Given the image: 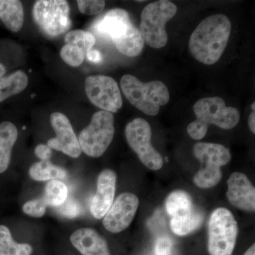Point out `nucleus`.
Here are the masks:
<instances>
[{
	"label": "nucleus",
	"mask_w": 255,
	"mask_h": 255,
	"mask_svg": "<svg viewBox=\"0 0 255 255\" xmlns=\"http://www.w3.org/2000/svg\"><path fill=\"white\" fill-rule=\"evenodd\" d=\"M231 32V21L226 15L209 16L191 33L189 41L191 54L204 65L217 63L226 50Z\"/></svg>",
	"instance_id": "nucleus-1"
},
{
	"label": "nucleus",
	"mask_w": 255,
	"mask_h": 255,
	"mask_svg": "<svg viewBox=\"0 0 255 255\" xmlns=\"http://www.w3.org/2000/svg\"><path fill=\"white\" fill-rule=\"evenodd\" d=\"M92 28L99 36L113 41L117 50L127 56L136 57L143 49L145 43L141 34L126 10H110L97 19Z\"/></svg>",
	"instance_id": "nucleus-2"
},
{
	"label": "nucleus",
	"mask_w": 255,
	"mask_h": 255,
	"mask_svg": "<svg viewBox=\"0 0 255 255\" xmlns=\"http://www.w3.org/2000/svg\"><path fill=\"white\" fill-rule=\"evenodd\" d=\"M196 120L189 124L187 132L194 140L204 138L210 125L224 130L234 128L239 123L241 114L237 109L227 107L219 97L201 99L194 106Z\"/></svg>",
	"instance_id": "nucleus-3"
},
{
	"label": "nucleus",
	"mask_w": 255,
	"mask_h": 255,
	"mask_svg": "<svg viewBox=\"0 0 255 255\" xmlns=\"http://www.w3.org/2000/svg\"><path fill=\"white\" fill-rule=\"evenodd\" d=\"M121 87L128 101L148 116L157 115L160 107L170 98L168 88L160 81L144 83L135 76L125 75L121 79Z\"/></svg>",
	"instance_id": "nucleus-4"
},
{
	"label": "nucleus",
	"mask_w": 255,
	"mask_h": 255,
	"mask_svg": "<svg viewBox=\"0 0 255 255\" xmlns=\"http://www.w3.org/2000/svg\"><path fill=\"white\" fill-rule=\"evenodd\" d=\"M177 12L176 4L167 0H159L147 4L142 10L138 29L144 43L156 49L165 46L168 41L166 23Z\"/></svg>",
	"instance_id": "nucleus-5"
},
{
	"label": "nucleus",
	"mask_w": 255,
	"mask_h": 255,
	"mask_svg": "<svg viewBox=\"0 0 255 255\" xmlns=\"http://www.w3.org/2000/svg\"><path fill=\"white\" fill-rule=\"evenodd\" d=\"M114 132L113 114L106 111L97 112L88 127L84 128L79 135L82 152L89 157H101L112 143Z\"/></svg>",
	"instance_id": "nucleus-6"
},
{
	"label": "nucleus",
	"mask_w": 255,
	"mask_h": 255,
	"mask_svg": "<svg viewBox=\"0 0 255 255\" xmlns=\"http://www.w3.org/2000/svg\"><path fill=\"white\" fill-rule=\"evenodd\" d=\"M238 233V223L232 213L225 208L215 210L209 222L210 255H232Z\"/></svg>",
	"instance_id": "nucleus-7"
},
{
	"label": "nucleus",
	"mask_w": 255,
	"mask_h": 255,
	"mask_svg": "<svg viewBox=\"0 0 255 255\" xmlns=\"http://www.w3.org/2000/svg\"><path fill=\"white\" fill-rule=\"evenodd\" d=\"M33 17L46 36L55 37L71 26L70 6L64 0H39L33 5Z\"/></svg>",
	"instance_id": "nucleus-8"
},
{
	"label": "nucleus",
	"mask_w": 255,
	"mask_h": 255,
	"mask_svg": "<svg viewBox=\"0 0 255 255\" xmlns=\"http://www.w3.org/2000/svg\"><path fill=\"white\" fill-rule=\"evenodd\" d=\"M128 143L137 154L142 164L151 170H159L163 166V159L151 143L152 130L144 119H134L126 127Z\"/></svg>",
	"instance_id": "nucleus-9"
},
{
	"label": "nucleus",
	"mask_w": 255,
	"mask_h": 255,
	"mask_svg": "<svg viewBox=\"0 0 255 255\" xmlns=\"http://www.w3.org/2000/svg\"><path fill=\"white\" fill-rule=\"evenodd\" d=\"M85 91L90 102L106 112H118L123 105L117 82L111 77L92 75L85 80Z\"/></svg>",
	"instance_id": "nucleus-10"
},
{
	"label": "nucleus",
	"mask_w": 255,
	"mask_h": 255,
	"mask_svg": "<svg viewBox=\"0 0 255 255\" xmlns=\"http://www.w3.org/2000/svg\"><path fill=\"white\" fill-rule=\"evenodd\" d=\"M138 205V198L135 194L126 192L119 195L104 217L107 231L119 233L127 229L135 217Z\"/></svg>",
	"instance_id": "nucleus-11"
},
{
	"label": "nucleus",
	"mask_w": 255,
	"mask_h": 255,
	"mask_svg": "<svg viewBox=\"0 0 255 255\" xmlns=\"http://www.w3.org/2000/svg\"><path fill=\"white\" fill-rule=\"evenodd\" d=\"M50 124L56 137L50 139L47 145L51 150L60 151L73 158L80 157L81 147L68 117L60 112H54L50 115Z\"/></svg>",
	"instance_id": "nucleus-12"
},
{
	"label": "nucleus",
	"mask_w": 255,
	"mask_h": 255,
	"mask_svg": "<svg viewBox=\"0 0 255 255\" xmlns=\"http://www.w3.org/2000/svg\"><path fill=\"white\" fill-rule=\"evenodd\" d=\"M66 44L60 50V56L65 63L72 67H78L85 60L86 54L95 44V37L83 30H74L67 33Z\"/></svg>",
	"instance_id": "nucleus-13"
},
{
	"label": "nucleus",
	"mask_w": 255,
	"mask_h": 255,
	"mask_svg": "<svg viewBox=\"0 0 255 255\" xmlns=\"http://www.w3.org/2000/svg\"><path fill=\"white\" fill-rule=\"evenodd\" d=\"M228 200L242 211L254 212L255 189L246 174L234 172L228 180Z\"/></svg>",
	"instance_id": "nucleus-14"
},
{
	"label": "nucleus",
	"mask_w": 255,
	"mask_h": 255,
	"mask_svg": "<svg viewBox=\"0 0 255 255\" xmlns=\"http://www.w3.org/2000/svg\"><path fill=\"white\" fill-rule=\"evenodd\" d=\"M116 184L117 174L112 169H105L99 175L97 192L90 205V211L95 219H103L110 210L115 196Z\"/></svg>",
	"instance_id": "nucleus-15"
},
{
	"label": "nucleus",
	"mask_w": 255,
	"mask_h": 255,
	"mask_svg": "<svg viewBox=\"0 0 255 255\" xmlns=\"http://www.w3.org/2000/svg\"><path fill=\"white\" fill-rule=\"evenodd\" d=\"M70 241L82 255H111L107 242L92 228L77 230L70 236Z\"/></svg>",
	"instance_id": "nucleus-16"
},
{
	"label": "nucleus",
	"mask_w": 255,
	"mask_h": 255,
	"mask_svg": "<svg viewBox=\"0 0 255 255\" xmlns=\"http://www.w3.org/2000/svg\"><path fill=\"white\" fill-rule=\"evenodd\" d=\"M193 151L202 166L221 167L231 159L230 150L221 144L198 142L194 145Z\"/></svg>",
	"instance_id": "nucleus-17"
},
{
	"label": "nucleus",
	"mask_w": 255,
	"mask_h": 255,
	"mask_svg": "<svg viewBox=\"0 0 255 255\" xmlns=\"http://www.w3.org/2000/svg\"><path fill=\"white\" fill-rule=\"evenodd\" d=\"M204 220V213L194 205L171 217V230L177 236H187L200 228Z\"/></svg>",
	"instance_id": "nucleus-18"
},
{
	"label": "nucleus",
	"mask_w": 255,
	"mask_h": 255,
	"mask_svg": "<svg viewBox=\"0 0 255 255\" xmlns=\"http://www.w3.org/2000/svg\"><path fill=\"white\" fill-rule=\"evenodd\" d=\"M17 138L18 130L14 124L9 122L0 124V174L9 167L11 150Z\"/></svg>",
	"instance_id": "nucleus-19"
},
{
	"label": "nucleus",
	"mask_w": 255,
	"mask_h": 255,
	"mask_svg": "<svg viewBox=\"0 0 255 255\" xmlns=\"http://www.w3.org/2000/svg\"><path fill=\"white\" fill-rule=\"evenodd\" d=\"M0 19L10 31H19L24 19L22 3L18 0H0Z\"/></svg>",
	"instance_id": "nucleus-20"
},
{
	"label": "nucleus",
	"mask_w": 255,
	"mask_h": 255,
	"mask_svg": "<svg viewBox=\"0 0 255 255\" xmlns=\"http://www.w3.org/2000/svg\"><path fill=\"white\" fill-rule=\"evenodd\" d=\"M28 79L24 72L18 70L7 77H0V103L18 95L27 87Z\"/></svg>",
	"instance_id": "nucleus-21"
},
{
	"label": "nucleus",
	"mask_w": 255,
	"mask_h": 255,
	"mask_svg": "<svg viewBox=\"0 0 255 255\" xmlns=\"http://www.w3.org/2000/svg\"><path fill=\"white\" fill-rule=\"evenodd\" d=\"M29 175L33 180L44 182L65 179L67 172L63 167L50 163L49 161H41L32 164L29 169Z\"/></svg>",
	"instance_id": "nucleus-22"
},
{
	"label": "nucleus",
	"mask_w": 255,
	"mask_h": 255,
	"mask_svg": "<svg viewBox=\"0 0 255 255\" xmlns=\"http://www.w3.org/2000/svg\"><path fill=\"white\" fill-rule=\"evenodd\" d=\"M32 251L30 245L16 243L9 228L0 225V255H31Z\"/></svg>",
	"instance_id": "nucleus-23"
},
{
	"label": "nucleus",
	"mask_w": 255,
	"mask_h": 255,
	"mask_svg": "<svg viewBox=\"0 0 255 255\" xmlns=\"http://www.w3.org/2000/svg\"><path fill=\"white\" fill-rule=\"evenodd\" d=\"M68 197V189L65 183L58 179L50 180L45 187L43 199L47 206L56 207Z\"/></svg>",
	"instance_id": "nucleus-24"
},
{
	"label": "nucleus",
	"mask_w": 255,
	"mask_h": 255,
	"mask_svg": "<svg viewBox=\"0 0 255 255\" xmlns=\"http://www.w3.org/2000/svg\"><path fill=\"white\" fill-rule=\"evenodd\" d=\"M222 177L221 167L202 166L194 176V182L201 189H209L217 185Z\"/></svg>",
	"instance_id": "nucleus-25"
},
{
	"label": "nucleus",
	"mask_w": 255,
	"mask_h": 255,
	"mask_svg": "<svg viewBox=\"0 0 255 255\" xmlns=\"http://www.w3.org/2000/svg\"><path fill=\"white\" fill-rule=\"evenodd\" d=\"M192 206H194V204L191 196L186 191L182 190L171 193L165 203L166 211L170 216Z\"/></svg>",
	"instance_id": "nucleus-26"
},
{
	"label": "nucleus",
	"mask_w": 255,
	"mask_h": 255,
	"mask_svg": "<svg viewBox=\"0 0 255 255\" xmlns=\"http://www.w3.org/2000/svg\"><path fill=\"white\" fill-rule=\"evenodd\" d=\"M47 205L43 198L28 201L23 205L25 214L33 218H41L46 214Z\"/></svg>",
	"instance_id": "nucleus-27"
},
{
	"label": "nucleus",
	"mask_w": 255,
	"mask_h": 255,
	"mask_svg": "<svg viewBox=\"0 0 255 255\" xmlns=\"http://www.w3.org/2000/svg\"><path fill=\"white\" fill-rule=\"evenodd\" d=\"M58 214L69 219H73L80 214V209L78 202L72 197L67 198L61 205L53 207Z\"/></svg>",
	"instance_id": "nucleus-28"
},
{
	"label": "nucleus",
	"mask_w": 255,
	"mask_h": 255,
	"mask_svg": "<svg viewBox=\"0 0 255 255\" xmlns=\"http://www.w3.org/2000/svg\"><path fill=\"white\" fill-rule=\"evenodd\" d=\"M79 10L82 14L87 15L98 14L103 11L105 6V1H89V0H78Z\"/></svg>",
	"instance_id": "nucleus-29"
},
{
	"label": "nucleus",
	"mask_w": 255,
	"mask_h": 255,
	"mask_svg": "<svg viewBox=\"0 0 255 255\" xmlns=\"http://www.w3.org/2000/svg\"><path fill=\"white\" fill-rule=\"evenodd\" d=\"M172 246V240L167 236L159 237L155 244L156 255H171Z\"/></svg>",
	"instance_id": "nucleus-30"
},
{
	"label": "nucleus",
	"mask_w": 255,
	"mask_h": 255,
	"mask_svg": "<svg viewBox=\"0 0 255 255\" xmlns=\"http://www.w3.org/2000/svg\"><path fill=\"white\" fill-rule=\"evenodd\" d=\"M34 153L38 158L41 159V161L47 162V161H49L51 157L52 150L45 144H39L35 148Z\"/></svg>",
	"instance_id": "nucleus-31"
},
{
	"label": "nucleus",
	"mask_w": 255,
	"mask_h": 255,
	"mask_svg": "<svg viewBox=\"0 0 255 255\" xmlns=\"http://www.w3.org/2000/svg\"><path fill=\"white\" fill-rule=\"evenodd\" d=\"M87 60L92 63H100L102 61V55L99 50H90L86 54Z\"/></svg>",
	"instance_id": "nucleus-32"
},
{
	"label": "nucleus",
	"mask_w": 255,
	"mask_h": 255,
	"mask_svg": "<svg viewBox=\"0 0 255 255\" xmlns=\"http://www.w3.org/2000/svg\"><path fill=\"white\" fill-rule=\"evenodd\" d=\"M248 125H249L250 129L253 133L255 132V111L250 115L249 119H248Z\"/></svg>",
	"instance_id": "nucleus-33"
},
{
	"label": "nucleus",
	"mask_w": 255,
	"mask_h": 255,
	"mask_svg": "<svg viewBox=\"0 0 255 255\" xmlns=\"http://www.w3.org/2000/svg\"><path fill=\"white\" fill-rule=\"evenodd\" d=\"M244 255H255V245L253 244V246L246 251Z\"/></svg>",
	"instance_id": "nucleus-34"
},
{
	"label": "nucleus",
	"mask_w": 255,
	"mask_h": 255,
	"mask_svg": "<svg viewBox=\"0 0 255 255\" xmlns=\"http://www.w3.org/2000/svg\"><path fill=\"white\" fill-rule=\"evenodd\" d=\"M6 73V68L2 64L0 63V77L3 76Z\"/></svg>",
	"instance_id": "nucleus-35"
},
{
	"label": "nucleus",
	"mask_w": 255,
	"mask_h": 255,
	"mask_svg": "<svg viewBox=\"0 0 255 255\" xmlns=\"http://www.w3.org/2000/svg\"><path fill=\"white\" fill-rule=\"evenodd\" d=\"M255 103L254 102H253V105H252V106H251L252 110H253V111H255Z\"/></svg>",
	"instance_id": "nucleus-36"
}]
</instances>
